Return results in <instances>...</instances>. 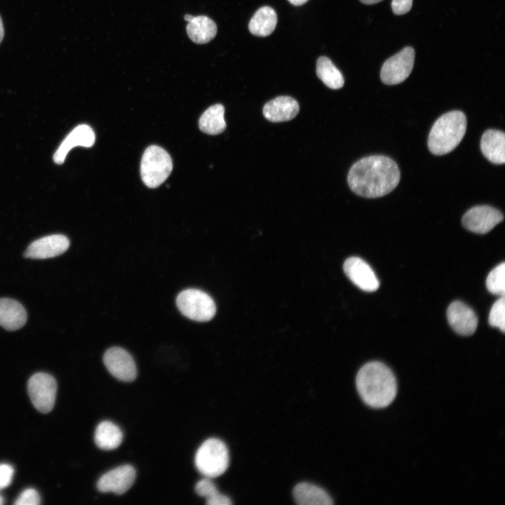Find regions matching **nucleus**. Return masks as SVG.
<instances>
[{
    "label": "nucleus",
    "mask_w": 505,
    "mask_h": 505,
    "mask_svg": "<svg viewBox=\"0 0 505 505\" xmlns=\"http://www.w3.org/2000/svg\"><path fill=\"white\" fill-rule=\"evenodd\" d=\"M400 178L399 168L391 158L373 155L353 164L347 176L353 192L365 198H377L391 192Z\"/></svg>",
    "instance_id": "1"
},
{
    "label": "nucleus",
    "mask_w": 505,
    "mask_h": 505,
    "mask_svg": "<svg viewBox=\"0 0 505 505\" xmlns=\"http://www.w3.org/2000/svg\"><path fill=\"white\" fill-rule=\"evenodd\" d=\"M358 392L368 405L375 408L388 406L397 393L396 377L385 364L371 361L365 364L356 378Z\"/></svg>",
    "instance_id": "2"
},
{
    "label": "nucleus",
    "mask_w": 505,
    "mask_h": 505,
    "mask_svg": "<svg viewBox=\"0 0 505 505\" xmlns=\"http://www.w3.org/2000/svg\"><path fill=\"white\" fill-rule=\"evenodd\" d=\"M466 130V117L460 111H452L440 116L433 123L428 137L429 151L440 156L454 150Z\"/></svg>",
    "instance_id": "3"
},
{
    "label": "nucleus",
    "mask_w": 505,
    "mask_h": 505,
    "mask_svg": "<svg viewBox=\"0 0 505 505\" xmlns=\"http://www.w3.org/2000/svg\"><path fill=\"white\" fill-rule=\"evenodd\" d=\"M229 452L226 445L217 438H209L198 447L195 465L206 477L212 478L223 474L228 468Z\"/></svg>",
    "instance_id": "4"
},
{
    "label": "nucleus",
    "mask_w": 505,
    "mask_h": 505,
    "mask_svg": "<svg viewBox=\"0 0 505 505\" xmlns=\"http://www.w3.org/2000/svg\"><path fill=\"white\" fill-rule=\"evenodd\" d=\"M172 170V159L164 149L151 145L145 149L141 159L140 174L147 187H159L168 177Z\"/></svg>",
    "instance_id": "5"
},
{
    "label": "nucleus",
    "mask_w": 505,
    "mask_h": 505,
    "mask_svg": "<svg viewBox=\"0 0 505 505\" xmlns=\"http://www.w3.org/2000/svg\"><path fill=\"white\" fill-rule=\"evenodd\" d=\"M176 304L184 316L196 321H210L216 312V306L211 297L198 289L182 291L177 297Z\"/></svg>",
    "instance_id": "6"
},
{
    "label": "nucleus",
    "mask_w": 505,
    "mask_h": 505,
    "mask_svg": "<svg viewBox=\"0 0 505 505\" xmlns=\"http://www.w3.org/2000/svg\"><path fill=\"white\" fill-rule=\"evenodd\" d=\"M27 390L38 411L47 413L52 410L57 392V383L52 375L45 372L33 375L28 381Z\"/></svg>",
    "instance_id": "7"
},
{
    "label": "nucleus",
    "mask_w": 505,
    "mask_h": 505,
    "mask_svg": "<svg viewBox=\"0 0 505 505\" xmlns=\"http://www.w3.org/2000/svg\"><path fill=\"white\" fill-rule=\"evenodd\" d=\"M415 62V50L407 46L386 60L381 69L382 81L387 85L398 84L410 74Z\"/></svg>",
    "instance_id": "8"
},
{
    "label": "nucleus",
    "mask_w": 505,
    "mask_h": 505,
    "mask_svg": "<svg viewBox=\"0 0 505 505\" xmlns=\"http://www.w3.org/2000/svg\"><path fill=\"white\" fill-rule=\"evenodd\" d=\"M503 220L502 213L497 209L489 206H477L464 215L462 223L466 229L483 234L490 231Z\"/></svg>",
    "instance_id": "9"
},
{
    "label": "nucleus",
    "mask_w": 505,
    "mask_h": 505,
    "mask_svg": "<svg viewBox=\"0 0 505 505\" xmlns=\"http://www.w3.org/2000/svg\"><path fill=\"white\" fill-rule=\"evenodd\" d=\"M103 362L108 371L116 379L132 382L137 376V369L132 356L121 347H112L106 351Z\"/></svg>",
    "instance_id": "10"
},
{
    "label": "nucleus",
    "mask_w": 505,
    "mask_h": 505,
    "mask_svg": "<svg viewBox=\"0 0 505 505\" xmlns=\"http://www.w3.org/2000/svg\"><path fill=\"white\" fill-rule=\"evenodd\" d=\"M135 480V469L131 465L125 464L103 474L97 483V487L102 492L121 494L132 487Z\"/></svg>",
    "instance_id": "11"
},
{
    "label": "nucleus",
    "mask_w": 505,
    "mask_h": 505,
    "mask_svg": "<svg viewBox=\"0 0 505 505\" xmlns=\"http://www.w3.org/2000/svg\"><path fill=\"white\" fill-rule=\"evenodd\" d=\"M347 277L362 290L374 292L379 288V282L370 266L358 257L346 260L343 266Z\"/></svg>",
    "instance_id": "12"
},
{
    "label": "nucleus",
    "mask_w": 505,
    "mask_h": 505,
    "mask_svg": "<svg viewBox=\"0 0 505 505\" xmlns=\"http://www.w3.org/2000/svg\"><path fill=\"white\" fill-rule=\"evenodd\" d=\"M69 246V241L65 235H48L31 243L24 256L35 260L52 258L64 253Z\"/></svg>",
    "instance_id": "13"
},
{
    "label": "nucleus",
    "mask_w": 505,
    "mask_h": 505,
    "mask_svg": "<svg viewBox=\"0 0 505 505\" xmlns=\"http://www.w3.org/2000/svg\"><path fill=\"white\" fill-rule=\"evenodd\" d=\"M447 318L452 328L463 336L473 335L478 326V318L473 310L460 301H454L450 304Z\"/></svg>",
    "instance_id": "14"
},
{
    "label": "nucleus",
    "mask_w": 505,
    "mask_h": 505,
    "mask_svg": "<svg viewBox=\"0 0 505 505\" xmlns=\"http://www.w3.org/2000/svg\"><path fill=\"white\" fill-rule=\"evenodd\" d=\"M95 141V135L90 126L81 124L75 127L64 139L53 155V161L62 164L69 152L75 147H90Z\"/></svg>",
    "instance_id": "15"
},
{
    "label": "nucleus",
    "mask_w": 505,
    "mask_h": 505,
    "mask_svg": "<svg viewBox=\"0 0 505 505\" xmlns=\"http://www.w3.org/2000/svg\"><path fill=\"white\" fill-rule=\"evenodd\" d=\"M299 110V104L295 99L283 95L267 102L263 107V115L271 122H283L294 119Z\"/></svg>",
    "instance_id": "16"
},
{
    "label": "nucleus",
    "mask_w": 505,
    "mask_h": 505,
    "mask_svg": "<svg viewBox=\"0 0 505 505\" xmlns=\"http://www.w3.org/2000/svg\"><path fill=\"white\" fill-rule=\"evenodd\" d=\"M27 319L24 307L10 298L0 299V325L9 331L23 327Z\"/></svg>",
    "instance_id": "17"
},
{
    "label": "nucleus",
    "mask_w": 505,
    "mask_h": 505,
    "mask_svg": "<svg viewBox=\"0 0 505 505\" xmlns=\"http://www.w3.org/2000/svg\"><path fill=\"white\" fill-rule=\"evenodd\" d=\"M480 149L484 156L494 164L505 163V134L499 130H486L480 140Z\"/></svg>",
    "instance_id": "18"
},
{
    "label": "nucleus",
    "mask_w": 505,
    "mask_h": 505,
    "mask_svg": "<svg viewBox=\"0 0 505 505\" xmlns=\"http://www.w3.org/2000/svg\"><path fill=\"white\" fill-rule=\"evenodd\" d=\"M293 497L300 505H330L332 498L321 487L309 483H300L293 490Z\"/></svg>",
    "instance_id": "19"
},
{
    "label": "nucleus",
    "mask_w": 505,
    "mask_h": 505,
    "mask_svg": "<svg viewBox=\"0 0 505 505\" xmlns=\"http://www.w3.org/2000/svg\"><path fill=\"white\" fill-rule=\"evenodd\" d=\"M187 32L190 39L194 43H206L215 36L217 25L212 19L207 16H192L187 25Z\"/></svg>",
    "instance_id": "20"
},
{
    "label": "nucleus",
    "mask_w": 505,
    "mask_h": 505,
    "mask_svg": "<svg viewBox=\"0 0 505 505\" xmlns=\"http://www.w3.org/2000/svg\"><path fill=\"white\" fill-rule=\"evenodd\" d=\"M277 15L269 6L260 8L249 22L248 29L251 34L257 36H267L276 28Z\"/></svg>",
    "instance_id": "21"
},
{
    "label": "nucleus",
    "mask_w": 505,
    "mask_h": 505,
    "mask_svg": "<svg viewBox=\"0 0 505 505\" xmlns=\"http://www.w3.org/2000/svg\"><path fill=\"white\" fill-rule=\"evenodd\" d=\"M95 443L96 445L105 450L117 448L123 440V433L121 429L109 421L100 422L95 431Z\"/></svg>",
    "instance_id": "22"
},
{
    "label": "nucleus",
    "mask_w": 505,
    "mask_h": 505,
    "mask_svg": "<svg viewBox=\"0 0 505 505\" xmlns=\"http://www.w3.org/2000/svg\"><path fill=\"white\" fill-rule=\"evenodd\" d=\"M198 127L202 132L209 135L222 133L226 128L224 106L216 104L208 108L199 119Z\"/></svg>",
    "instance_id": "23"
},
{
    "label": "nucleus",
    "mask_w": 505,
    "mask_h": 505,
    "mask_svg": "<svg viewBox=\"0 0 505 505\" xmlns=\"http://www.w3.org/2000/svg\"><path fill=\"white\" fill-rule=\"evenodd\" d=\"M316 74L331 89H339L344 86V80L341 72L325 56H321L317 60Z\"/></svg>",
    "instance_id": "24"
},
{
    "label": "nucleus",
    "mask_w": 505,
    "mask_h": 505,
    "mask_svg": "<svg viewBox=\"0 0 505 505\" xmlns=\"http://www.w3.org/2000/svg\"><path fill=\"white\" fill-rule=\"evenodd\" d=\"M486 287L492 294L504 296L505 292V263L496 266L488 274Z\"/></svg>",
    "instance_id": "25"
},
{
    "label": "nucleus",
    "mask_w": 505,
    "mask_h": 505,
    "mask_svg": "<svg viewBox=\"0 0 505 505\" xmlns=\"http://www.w3.org/2000/svg\"><path fill=\"white\" fill-rule=\"evenodd\" d=\"M489 324L499 328L502 332L505 331V301L504 296H501L492 306L489 318Z\"/></svg>",
    "instance_id": "26"
},
{
    "label": "nucleus",
    "mask_w": 505,
    "mask_h": 505,
    "mask_svg": "<svg viewBox=\"0 0 505 505\" xmlns=\"http://www.w3.org/2000/svg\"><path fill=\"white\" fill-rule=\"evenodd\" d=\"M195 490L199 496L206 497V500L220 493L214 483L208 477L201 479L196 484Z\"/></svg>",
    "instance_id": "27"
},
{
    "label": "nucleus",
    "mask_w": 505,
    "mask_h": 505,
    "mask_svg": "<svg viewBox=\"0 0 505 505\" xmlns=\"http://www.w3.org/2000/svg\"><path fill=\"white\" fill-rule=\"evenodd\" d=\"M14 504L15 505H37L40 504V497L35 489L27 488L20 493Z\"/></svg>",
    "instance_id": "28"
},
{
    "label": "nucleus",
    "mask_w": 505,
    "mask_h": 505,
    "mask_svg": "<svg viewBox=\"0 0 505 505\" xmlns=\"http://www.w3.org/2000/svg\"><path fill=\"white\" fill-rule=\"evenodd\" d=\"M14 469L8 464H0V490L7 487L12 482Z\"/></svg>",
    "instance_id": "29"
},
{
    "label": "nucleus",
    "mask_w": 505,
    "mask_h": 505,
    "mask_svg": "<svg viewBox=\"0 0 505 505\" xmlns=\"http://www.w3.org/2000/svg\"><path fill=\"white\" fill-rule=\"evenodd\" d=\"M412 0H392L391 8L394 14L403 15L410 11Z\"/></svg>",
    "instance_id": "30"
},
{
    "label": "nucleus",
    "mask_w": 505,
    "mask_h": 505,
    "mask_svg": "<svg viewBox=\"0 0 505 505\" xmlns=\"http://www.w3.org/2000/svg\"><path fill=\"white\" fill-rule=\"evenodd\" d=\"M206 504L208 505H229L231 504V501L229 497L219 493L214 497L206 500Z\"/></svg>",
    "instance_id": "31"
},
{
    "label": "nucleus",
    "mask_w": 505,
    "mask_h": 505,
    "mask_svg": "<svg viewBox=\"0 0 505 505\" xmlns=\"http://www.w3.org/2000/svg\"><path fill=\"white\" fill-rule=\"evenodd\" d=\"M4 37V27L2 21V18L0 15V43H1Z\"/></svg>",
    "instance_id": "32"
},
{
    "label": "nucleus",
    "mask_w": 505,
    "mask_h": 505,
    "mask_svg": "<svg viewBox=\"0 0 505 505\" xmlns=\"http://www.w3.org/2000/svg\"><path fill=\"white\" fill-rule=\"evenodd\" d=\"M290 4L294 6H301L307 3L309 0H288Z\"/></svg>",
    "instance_id": "33"
},
{
    "label": "nucleus",
    "mask_w": 505,
    "mask_h": 505,
    "mask_svg": "<svg viewBox=\"0 0 505 505\" xmlns=\"http://www.w3.org/2000/svg\"><path fill=\"white\" fill-rule=\"evenodd\" d=\"M360 1H361V2H362L364 4L370 5V4H377L383 0H360Z\"/></svg>",
    "instance_id": "34"
},
{
    "label": "nucleus",
    "mask_w": 505,
    "mask_h": 505,
    "mask_svg": "<svg viewBox=\"0 0 505 505\" xmlns=\"http://www.w3.org/2000/svg\"><path fill=\"white\" fill-rule=\"evenodd\" d=\"M3 503H4V499H3V497L0 495V505L2 504Z\"/></svg>",
    "instance_id": "35"
}]
</instances>
